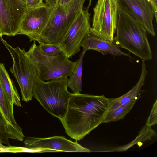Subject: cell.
<instances>
[{
	"mask_svg": "<svg viewBox=\"0 0 157 157\" xmlns=\"http://www.w3.org/2000/svg\"><path fill=\"white\" fill-rule=\"evenodd\" d=\"M20 1L21 3H22L26 5V0H19Z\"/></svg>",
	"mask_w": 157,
	"mask_h": 157,
	"instance_id": "cell-27",
	"label": "cell"
},
{
	"mask_svg": "<svg viewBox=\"0 0 157 157\" xmlns=\"http://www.w3.org/2000/svg\"><path fill=\"white\" fill-rule=\"evenodd\" d=\"M91 0H89L88 5L90 6L91 4Z\"/></svg>",
	"mask_w": 157,
	"mask_h": 157,
	"instance_id": "cell-29",
	"label": "cell"
},
{
	"mask_svg": "<svg viewBox=\"0 0 157 157\" xmlns=\"http://www.w3.org/2000/svg\"><path fill=\"white\" fill-rule=\"evenodd\" d=\"M43 149L41 148H29L25 147H21L11 146H4L2 144H0V153H41Z\"/></svg>",
	"mask_w": 157,
	"mask_h": 157,
	"instance_id": "cell-20",
	"label": "cell"
},
{
	"mask_svg": "<svg viewBox=\"0 0 157 157\" xmlns=\"http://www.w3.org/2000/svg\"><path fill=\"white\" fill-rule=\"evenodd\" d=\"M25 147L29 148H44L51 149L58 152H90L89 149L77 143L59 136L47 138L28 137L24 141Z\"/></svg>",
	"mask_w": 157,
	"mask_h": 157,
	"instance_id": "cell-12",
	"label": "cell"
},
{
	"mask_svg": "<svg viewBox=\"0 0 157 157\" xmlns=\"http://www.w3.org/2000/svg\"><path fill=\"white\" fill-rule=\"evenodd\" d=\"M85 0H73L51 8L48 22L43 30L40 41L59 43L78 13L83 10Z\"/></svg>",
	"mask_w": 157,
	"mask_h": 157,
	"instance_id": "cell-4",
	"label": "cell"
},
{
	"mask_svg": "<svg viewBox=\"0 0 157 157\" xmlns=\"http://www.w3.org/2000/svg\"><path fill=\"white\" fill-rule=\"evenodd\" d=\"M26 53L36 68L38 78L43 81L68 78L75 64L63 52L54 56L43 55L35 41Z\"/></svg>",
	"mask_w": 157,
	"mask_h": 157,
	"instance_id": "cell-5",
	"label": "cell"
},
{
	"mask_svg": "<svg viewBox=\"0 0 157 157\" xmlns=\"http://www.w3.org/2000/svg\"><path fill=\"white\" fill-rule=\"evenodd\" d=\"M89 7L88 6L78 13L59 43L62 52L69 58L79 52L82 41L90 33Z\"/></svg>",
	"mask_w": 157,
	"mask_h": 157,
	"instance_id": "cell-8",
	"label": "cell"
},
{
	"mask_svg": "<svg viewBox=\"0 0 157 157\" xmlns=\"http://www.w3.org/2000/svg\"><path fill=\"white\" fill-rule=\"evenodd\" d=\"M147 73L145 61H142L141 72L137 82L125 94L117 98H109L110 106L108 112L121 105L126 104L134 101H136L143 93L141 89L144 84Z\"/></svg>",
	"mask_w": 157,
	"mask_h": 157,
	"instance_id": "cell-15",
	"label": "cell"
},
{
	"mask_svg": "<svg viewBox=\"0 0 157 157\" xmlns=\"http://www.w3.org/2000/svg\"><path fill=\"white\" fill-rule=\"evenodd\" d=\"M43 0H26V8L35 7L42 4Z\"/></svg>",
	"mask_w": 157,
	"mask_h": 157,
	"instance_id": "cell-23",
	"label": "cell"
},
{
	"mask_svg": "<svg viewBox=\"0 0 157 157\" xmlns=\"http://www.w3.org/2000/svg\"><path fill=\"white\" fill-rule=\"evenodd\" d=\"M68 78H61L45 82L35 78L33 96L49 114L60 120L66 113L71 93L68 90Z\"/></svg>",
	"mask_w": 157,
	"mask_h": 157,
	"instance_id": "cell-3",
	"label": "cell"
},
{
	"mask_svg": "<svg viewBox=\"0 0 157 157\" xmlns=\"http://www.w3.org/2000/svg\"><path fill=\"white\" fill-rule=\"evenodd\" d=\"M0 80L4 91L12 105L21 107L20 97L4 64L0 63Z\"/></svg>",
	"mask_w": 157,
	"mask_h": 157,
	"instance_id": "cell-16",
	"label": "cell"
},
{
	"mask_svg": "<svg viewBox=\"0 0 157 157\" xmlns=\"http://www.w3.org/2000/svg\"><path fill=\"white\" fill-rule=\"evenodd\" d=\"M136 101L120 106L106 113L103 123L116 121L123 119L130 111L133 107Z\"/></svg>",
	"mask_w": 157,
	"mask_h": 157,
	"instance_id": "cell-18",
	"label": "cell"
},
{
	"mask_svg": "<svg viewBox=\"0 0 157 157\" xmlns=\"http://www.w3.org/2000/svg\"><path fill=\"white\" fill-rule=\"evenodd\" d=\"M85 53L82 51L79 59L75 61V65L68 77V87L70 88L74 93L78 94L82 91L83 59Z\"/></svg>",
	"mask_w": 157,
	"mask_h": 157,
	"instance_id": "cell-17",
	"label": "cell"
},
{
	"mask_svg": "<svg viewBox=\"0 0 157 157\" xmlns=\"http://www.w3.org/2000/svg\"><path fill=\"white\" fill-rule=\"evenodd\" d=\"M81 47L83 48L82 51L85 52L92 50L98 51L104 55L110 54L114 56H124L130 57L128 54L121 51L113 41L101 40L90 33L84 39L81 44Z\"/></svg>",
	"mask_w": 157,
	"mask_h": 157,
	"instance_id": "cell-14",
	"label": "cell"
},
{
	"mask_svg": "<svg viewBox=\"0 0 157 157\" xmlns=\"http://www.w3.org/2000/svg\"><path fill=\"white\" fill-rule=\"evenodd\" d=\"M10 139H14L0 113V144H5L10 146L9 142Z\"/></svg>",
	"mask_w": 157,
	"mask_h": 157,
	"instance_id": "cell-21",
	"label": "cell"
},
{
	"mask_svg": "<svg viewBox=\"0 0 157 157\" xmlns=\"http://www.w3.org/2000/svg\"><path fill=\"white\" fill-rule=\"evenodd\" d=\"M51 9L44 3L35 7L26 8L17 35L26 36L30 42L40 41L41 35L49 19Z\"/></svg>",
	"mask_w": 157,
	"mask_h": 157,
	"instance_id": "cell-9",
	"label": "cell"
},
{
	"mask_svg": "<svg viewBox=\"0 0 157 157\" xmlns=\"http://www.w3.org/2000/svg\"><path fill=\"white\" fill-rule=\"evenodd\" d=\"M157 101L154 104L150 115L147 119L145 125L151 127L157 124Z\"/></svg>",
	"mask_w": 157,
	"mask_h": 157,
	"instance_id": "cell-22",
	"label": "cell"
},
{
	"mask_svg": "<svg viewBox=\"0 0 157 157\" xmlns=\"http://www.w3.org/2000/svg\"><path fill=\"white\" fill-rule=\"evenodd\" d=\"M1 41L9 51L13 61L10 71L15 78L21 90L22 100L27 102L33 97L34 82L37 76L36 68L24 48L13 47L1 37Z\"/></svg>",
	"mask_w": 157,
	"mask_h": 157,
	"instance_id": "cell-6",
	"label": "cell"
},
{
	"mask_svg": "<svg viewBox=\"0 0 157 157\" xmlns=\"http://www.w3.org/2000/svg\"><path fill=\"white\" fill-rule=\"evenodd\" d=\"M117 0L121 7L142 25L148 33L155 36L153 22L155 13L148 0Z\"/></svg>",
	"mask_w": 157,
	"mask_h": 157,
	"instance_id": "cell-11",
	"label": "cell"
},
{
	"mask_svg": "<svg viewBox=\"0 0 157 157\" xmlns=\"http://www.w3.org/2000/svg\"><path fill=\"white\" fill-rule=\"evenodd\" d=\"M110 106L103 95L71 93L66 113L60 120L66 133L76 141L103 123Z\"/></svg>",
	"mask_w": 157,
	"mask_h": 157,
	"instance_id": "cell-1",
	"label": "cell"
},
{
	"mask_svg": "<svg viewBox=\"0 0 157 157\" xmlns=\"http://www.w3.org/2000/svg\"><path fill=\"white\" fill-rule=\"evenodd\" d=\"M26 10L19 0H0V28L2 35H17Z\"/></svg>",
	"mask_w": 157,
	"mask_h": 157,
	"instance_id": "cell-10",
	"label": "cell"
},
{
	"mask_svg": "<svg viewBox=\"0 0 157 157\" xmlns=\"http://www.w3.org/2000/svg\"><path fill=\"white\" fill-rule=\"evenodd\" d=\"M38 48L43 55L49 56H57L62 52L59 47V43L47 44L41 41L38 42Z\"/></svg>",
	"mask_w": 157,
	"mask_h": 157,
	"instance_id": "cell-19",
	"label": "cell"
},
{
	"mask_svg": "<svg viewBox=\"0 0 157 157\" xmlns=\"http://www.w3.org/2000/svg\"><path fill=\"white\" fill-rule=\"evenodd\" d=\"M2 31H1V29H0V39L2 37Z\"/></svg>",
	"mask_w": 157,
	"mask_h": 157,
	"instance_id": "cell-28",
	"label": "cell"
},
{
	"mask_svg": "<svg viewBox=\"0 0 157 157\" xmlns=\"http://www.w3.org/2000/svg\"><path fill=\"white\" fill-rule=\"evenodd\" d=\"M13 108V105L6 96L0 80V113L14 140L22 141L25 136L15 120Z\"/></svg>",
	"mask_w": 157,
	"mask_h": 157,
	"instance_id": "cell-13",
	"label": "cell"
},
{
	"mask_svg": "<svg viewBox=\"0 0 157 157\" xmlns=\"http://www.w3.org/2000/svg\"><path fill=\"white\" fill-rule=\"evenodd\" d=\"M151 4L155 13V19L157 20V0H148Z\"/></svg>",
	"mask_w": 157,
	"mask_h": 157,
	"instance_id": "cell-24",
	"label": "cell"
},
{
	"mask_svg": "<svg viewBox=\"0 0 157 157\" xmlns=\"http://www.w3.org/2000/svg\"><path fill=\"white\" fill-rule=\"evenodd\" d=\"M119 6L117 0H98L93 9L90 33L101 40L113 41Z\"/></svg>",
	"mask_w": 157,
	"mask_h": 157,
	"instance_id": "cell-7",
	"label": "cell"
},
{
	"mask_svg": "<svg viewBox=\"0 0 157 157\" xmlns=\"http://www.w3.org/2000/svg\"><path fill=\"white\" fill-rule=\"evenodd\" d=\"M45 4L51 8L55 7L57 4L58 0H44Z\"/></svg>",
	"mask_w": 157,
	"mask_h": 157,
	"instance_id": "cell-25",
	"label": "cell"
},
{
	"mask_svg": "<svg viewBox=\"0 0 157 157\" xmlns=\"http://www.w3.org/2000/svg\"><path fill=\"white\" fill-rule=\"evenodd\" d=\"M115 32L113 41L120 48L128 50L142 61L152 59L147 31L119 5Z\"/></svg>",
	"mask_w": 157,
	"mask_h": 157,
	"instance_id": "cell-2",
	"label": "cell"
},
{
	"mask_svg": "<svg viewBox=\"0 0 157 157\" xmlns=\"http://www.w3.org/2000/svg\"><path fill=\"white\" fill-rule=\"evenodd\" d=\"M73 0H58L57 5H62L70 2Z\"/></svg>",
	"mask_w": 157,
	"mask_h": 157,
	"instance_id": "cell-26",
	"label": "cell"
}]
</instances>
